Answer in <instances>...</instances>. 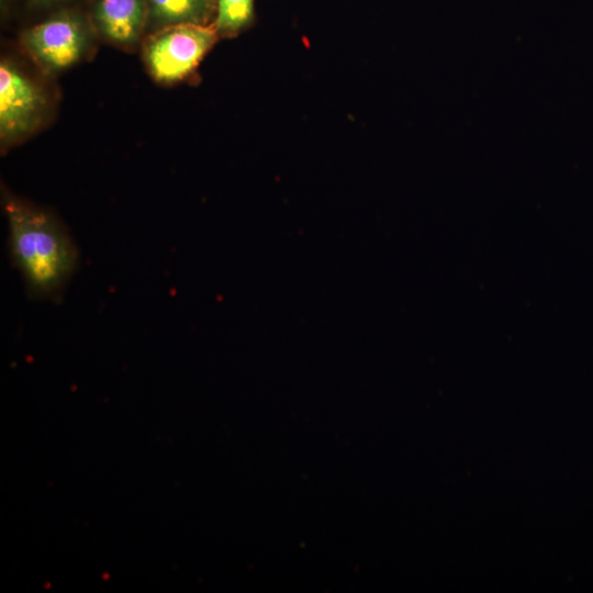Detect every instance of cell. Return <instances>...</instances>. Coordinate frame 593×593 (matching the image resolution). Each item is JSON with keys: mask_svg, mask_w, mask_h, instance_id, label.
Returning a JSON list of instances; mask_svg holds the SVG:
<instances>
[{"mask_svg": "<svg viewBox=\"0 0 593 593\" xmlns=\"http://www.w3.org/2000/svg\"><path fill=\"white\" fill-rule=\"evenodd\" d=\"M36 3H51V2H54V1H57V0H34Z\"/></svg>", "mask_w": 593, "mask_h": 593, "instance_id": "ba28073f", "label": "cell"}, {"mask_svg": "<svg viewBox=\"0 0 593 593\" xmlns=\"http://www.w3.org/2000/svg\"><path fill=\"white\" fill-rule=\"evenodd\" d=\"M156 16L177 23H198L206 10V0H150Z\"/></svg>", "mask_w": 593, "mask_h": 593, "instance_id": "8992f818", "label": "cell"}, {"mask_svg": "<svg viewBox=\"0 0 593 593\" xmlns=\"http://www.w3.org/2000/svg\"><path fill=\"white\" fill-rule=\"evenodd\" d=\"M24 40L30 52L43 65L59 70L80 58L86 48L87 35L77 19L63 15L33 26Z\"/></svg>", "mask_w": 593, "mask_h": 593, "instance_id": "277c9868", "label": "cell"}, {"mask_svg": "<svg viewBox=\"0 0 593 593\" xmlns=\"http://www.w3.org/2000/svg\"><path fill=\"white\" fill-rule=\"evenodd\" d=\"M45 109L41 89L15 65L0 64V134L2 138L22 136L38 124Z\"/></svg>", "mask_w": 593, "mask_h": 593, "instance_id": "3957f363", "label": "cell"}, {"mask_svg": "<svg viewBox=\"0 0 593 593\" xmlns=\"http://www.w3.org/2000/svg\"><path fill=\"white\" fill-rule=\"evenodd\" d=\"M254 0H219L216 27L222 32H236L249 23Z\"/></svg>", "mask_w": 593, "mask_h": 593, "instance_id": "52a82bcc", "label": "cell"}, {"mask_svg": "<svg viewBox=\"0 0 593 593\" xmlns=\"http://www.w3.org/2000/svg\"><path fill=\"white\" fill-rule=\"evenodd\" d=\"M9 253L27 295L58 301L79 262L65 226L52 213L14 197L4 200Z\"/></svg>", "mask_w": 593, "mask_h": 593, "instance_id": "6da1fadb", "label": "cell"}, {"mask_svg": "<svg viewBox=\"0 0 593 593\" xmlns=\"http://www.w3.org/2000/svg\"><path fill=\"white\" fill-rule=\"evenodd\" d=\"M145 16L143 0H100L96 18L103 34L116 43L135 41Z\"/></svg>", "mask_w": 593, "mask_h": 593, "instance_id": "5b68a950", "label": "cell"}, {"mask_svg": "<svg viewBox=\"0 0 593 593\" xmlns=\"http://www.w3.org/2000/svg\"><path fill=\"white\" fill-rule=\"evenodd\" d=\"M215 42V32L199 23H177L156 34L146 60L159 81H176L191 72Z\"/></svg>", "mask_w": 593, "mask_h": 593, "instance_id": "7a4b0ae2", "label": "cell"}]
</instances>
